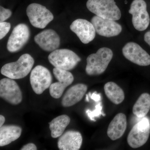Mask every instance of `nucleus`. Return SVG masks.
<instances>
[{
	"instance_id": "1",
	"label": "nucleus",
	"mask_w": 150,
	"mask_h": 150,
	"mask_svg": "<svg viewBox=\"0 0 150 150\" xmlns=\"http://www.w3.org/2000/svg\"><path fill=\"white\" fill-rule=\"evenodd\" d=\"M34 64L33 58L29 54H23L16 62L8 63L1 69L4 76L12 79H19L26 77L30 72Z\"/></svg>"
},
{
	"instance_id": "2",
	"label": "nucleus",
	"mask_w": 150,
	"mask_h": 150,
	"mask_svg": "<svg viewBox=\"0 0 150 150\" xmlns=\"http://www.w3.org/2000/svg\"><path fill=\"white\" fill-rule=\"evenodd\" d=\"M113 57L110 48H100L95 54H91L87 58L86 73L89 76L101 74L106 70Z\"/></svg>"
},
{
	"instance_id": "3",
	"label": "nucleus",
	"mask_w": 150,
	"mask_h": 150,
	"mask_svg": "<svg viewBox=\"0 0 150 150\" xmlns=\"http://www.w3.org/2000/svg\"><path fill=\"white\" fill-rule=\"evenodd\" d=\"M86 7L89 11L102 18L119 20L121 13L114 0H88Z\"/></svg>"
},
{
	"instance_id": "4",
	"label": "nucleus",
	"mask_w": 150,
	"mask_h": 150,
	"mask_svg": "<svg viewBox=\"0 0 150 150\" xmlns=\"http://www.w3.org/2000/svg\"><path fill=\"white\" fill-rule=\"evenodd\" d=\"M50 63L56 68L70 71L81 62V59L74 51L67 49H57L48 56Z\"/></svg>"
},
{
	"instance_id": "5",
	"label": "nucleus",
	"mask_w": 150,
	"mask_h": 150,
	"mask_svg": "<svg viewBox=\"0 0 150 150\" xmlns=\"http://www.w3.org/2000/svg\"><path fill=\"white\" fill-rule=\"evenodd\" d=\"M26 12L30 23L37 28H45L54 18L52 13L40 4H30L27 7Z\"/></svg>"
},
{
	"instance_id": "6",
	"label": "nucleus",
	"mask_w": 150,
	"mask_h": 150,
	"mask_svg": "<svg viewBox=\"0 0 150 150\" xmlns=\"http://www.w3.org/2000/svg\"><path fill=\"white\" fill-rule=\"evenodd\" d=\"M150 134V123L147 118H143L133 126L127 138L128 144L133 149L142 146L147 142Z\"/></svg>"
},
{
	"instance_id": "7",
	"label": "nucleus",
	"mask_w": 150,
	"mask_h": 150,
	"mask_svg": "<svg viewBox=\"0 0 150 150\" xmlns=\"http://www.w3.org/2000/svg\"><path fill=\"white\" fill-rule=\"evenodd\" d=\"M30 81L33 91L40 95L51 86L52 75L46 67L38 65L31 71Z\"/></svg>"
},
{
	"instance_id": "8",
	"label": "nucleus",
	"mask_w": 150,
	"mask_h": 150,
	"mask_svg": "<svg viewBox=\"0 0 150 150\" xmlns=\"http://www.w3.org/2000/svg\"><path fill=\"white\" fill-rule=\"evenodd\" d=\"M129 12L132 15V23L135 29L142 31L147 28L150 19L146 4L144 0H134Z\"/></svg>"
},
{
	"instance_id": "9",
	"label": "nucleus",
	"mask_w": 150,
	"mask_h": 150,
	"mask_svg": "<svg viewBox=\"0 0 150 150\" xmlns=\"http://www.w3.org/2000/svg\"><path fill=\"white\" fill-rule=\"evenodd\" d=\"M30 30L26 24L21 23L13 28L9 38L7 48L9 52L15 53L21 50L27 43Z\"/></svg>"
},
{
	"instance_id": "10",
	"label": "nucleus",
	"mask_w": 150,
	"mask_h": 150,
	"mask_svg": "<svg viewBox=\"0 0 150 150\" xmlns=\"http://www.w3.org/2000/svg\"><path fill=\"white\" fill-rule=\"evenodd\" d=\"M0 96L8 103L16 105L22 100L21 90L15 81L4 78L0 81Z\"/></svg>"
},
{
	"instance_id": "11",
	"label": "nucleus",
	"mask_w": 150,
	"mask_h": 150,
	"mask_svg": "<svg viewBox=\"0 0 150 150\" xmlns=\"http://www.w3.org/2000/svg\"><path fill=\"white\" fill-rule=\"evenodd\" d=\"M53 74L59 81L51 84L49 92L52 97L58 99L62 96L65 89L72 83L74 77L69 71L56 67L53 69Z\"/></svg>"
},
{
	"instance_id": "12",
	"label": "nucleus",
	"mask_w": 150,
	"mask_h": 150,
	"mask_svg": "<svg viewBox=\"0 0 150 150\" xmlns=\"http://www.w3.org/2000/svg\"><path fill=\"white\" fill-rule=\"evenodd\" d=\"M123 56L130 62L140 66L150 65V56L137 43L129 42L122 49Z\"/></svg>"
},
{
	"instance_id": "13",
	"label": "nucleus",
	"mask_w": 150,
	"mask_h": 150,
	"mask_svg": "<svg viewBox=\"0 0 150 150\" xmlns=\"http://www.w3.org/2000/svg\"><path fill=\"white\" fill-rule=\"evenodd\" d=\"M91 23L98 35L106 37L117 36L122 31V27L115 21L102 18L96 15L91 19Z\"/></svg>"
},
{
	"instance_id": "14",
	"label": "nucleus",
	"mask_w": 150,
	"mask_h": 150,
	"mask_svg": "<svg viewBox=\"0 0 150 150\" xmlns=\"http://www.w3.org/2000/svg\"><path fill=\"white\" fill-rule=\"evenodd\" d=\"M70 29L84 44H88L94 39L96 30L91 22L83 19H77L73 22Z\"/></svg>"
},
{
	"instance_id": "15",
	"label": "nucleus",
	"mask_w": 150,
	"mask_h": 150,
	"mask_svg": "<svg viewBox=\"0 0 150 150\" xmlns=\"http://www.w3.org/2000/svg\"><path fill=\"white\" fill-rule=\"evenodd\" d=\"M34 41L44 51L52 52L59 48L61 40L55 30L49 29L43 30L35 35Z\"/></svg>"
},
{
	"instance_id": "16",
	"label": "nucleus",
	"mask_w": 150,
	"mask_h": 150,
	"mask_svg": "<svg viewBox=\"0 0 150 150\" xmlns=\"http://www.w3.org/2000/svg\"><path fill=\"white\" fill-rule=\"evenodd\" d=\"M82 142V137L79 132L67 131L60 137L58 147L61 150H78L81 146Z\"/></svg>"
},
{
	"instance_id": "17",
	"label": "nucleus",
	"mask_w": 150,
	"mask_h": 150,
	"mask_svg": "<svg viewBox=\"0 0 150 150\" xmlns=\"http://www.w3.org/2000/svg\"><path fill=\"white\" fill-rule=\"evenodd\" d=\"M87 89V86L82 83L77 84L71 87L63 96L62 105L69 107L76 104L82 99Z\"/></svg>"
},
{
	"instance_id": "18",
	"label": "nucleus",
	"mask_w": 150,
	"mask_h": 150,
	"mask_svg": "<svg viewBox=\"0 0 150 150\" xmlns=\"http://www.w3.org/2000/svg\"><path fill=\"white\" fill-rule=\"evenodd\" d=\"M127 127V120L125 114L119 113L110 122L107 130V135L112 141L120 139L123 136Z\"/></svg>"
},
{
	"instance_id": "19",
	"label": "nucleus",
	"mask_w": 150,
	"mask_h": 150,
	"mask_svg": "<svg viewBox=\"0 0 150 150\" xmlns=\"http://www.w3.org/2000/svg\"><path fill=\"white\" fill-rule=\"evenodd\" d=\"M22 129L14 125L4 126L0 128V146L9 144L21 136Z\"/></svg>"
},
{
	"instance_id": "20",
	"label": "nucleus",
	"mask_w": 150,
	"mask_h": 150,
	"mask_svg": "<svg viewBox=\"0 0 150 150\" xmlns=\"http://www.w3.org/2000/svg\"><path fill=\"white\" fill-rule=\"evenodd\" d=\"M105 93L111 102L115 105L121 104L125 98V94L122 89L115 83L109 82L104 86Z\"/></svg>"
},
{
	"instance_id": "21",
	"label": "nucleus",
	"mask_w": 150,
	"mask_h": 150,
	"mask_svg": "<svg viewBox=\"0 0 150 150\" xmlns=\"http://www.w3.org/2000/svg\"><path fill=\"white\" fill-rule=\"evenodd\" d=\"M70 117L67 115H59L49 123L51 137L57 138L61 137L69 124Z\"/></svg>"
},
{
	"instance_id": "22",
	"label": "nucleus",
	"mask_w": 150,
	"mask_h": 150,
	"mask_svg": "<svg viewBox=\"0 0 150 150\" xmlns=\"http://www.w3.org/2000/svg\"><path fill=\"white\" fill-rule=\"evenodd\" d=\"M150 108V95L142 94L135 103L133 108L134 115L139 118H143L148 114Z\"/></svg>"
},
{
	"instance_id": "23",
	"label": "nucleus",
	"mask_w": 150,
	"mask_h": 150,
	"mask_svg": "<svg viewBox=\"0 0 150 150\" xmlns=\"http://www.w3.org/2000/svg\"><path fill=\"white\" fill-rule=\"evenodd\" d=\"M102 107L101 106V103H99L96 106V109L93 111H91L90 110H87L86 111V113H87L89 118L92 121H95L94 119L95 117H97L99 116L100 114H102L101 110Z\"/></svg>"
},
{
	"instance_id": "24",
	"label": "nucleus",
	"mask_w": 150,
	"mask_h": 150,
	"mask_svg": "<svg viewBox=\"0 0 150 150\" xmlns=\"http://www.w3.org/2000/svg\"><path fill=\"white\" fill-rule=\"evenodd\" d=\"M10 23L4 21L0 23V39L1 40L7 34L11 29Z\"/></svg>"
},
{
	"instance_id": "25",
	"label": "nucleus",
	"mask_w": 150,
	"mask_h": 150,
	"mask_svg": "<svg viewBox=\"0 0 150 150\" xmlns=\"http://www.w3.org/2000/svg\"><path fill=\"white\" fill-rule=\"evenodd\" d=\"M12 15L11 11L8 9L3 7L2 6H0V22L5 21L9 18Z\"/></svg>"
},
{
	"instance_id": "26",
	"label": "nucleus",
	"mask_w": 150,
	"mask_h": 150,
	"mask_svg": "<svg viewBox=\"0 0 150 150\" xmlns=\"http://www.w3.org/2000/svg\"><path fill=\"white\" fill-rule=\"evenodd\" d=\"M37 149V147L34 144H33V143H29V144L24 145L21 149V150H36Z\"/></svg>"
},
{
	"instance_id": "27",
	"label": "nucleus",
	"mask_w": 150,
	"mask_h": 150,
	"mask_svg": "<svg viewBox=\"0 0 150 150\" xmlns=\"http://www.w3.org/2000/svg\"><path fill=\"white\" fill-rule=\"evenodd\" d=\"M89 95L91 97L92 99L94 101L98 102L100 100V96L99 94H97L96 92L93 93L92 94H91L90 93H89Z\"/></svg>"
},
{
	"instance_id": "28",
	"label": "nucleus",
	"mask_w": 150,
	"mask_h": 150,
	"mask_svg": "<svg viewBox=\"0 0 150 150\" xmlns=\"http://www.w3.org/2000/svg\"><path fill=\"white\" fill-rule=\"evenodd\" d=\"M144 40L145 42L149 44L150 46V30L148 31L144 35Z\"/></svg>"
},
{
	"instance_id": "29",
	"label": "nucleus",
	"mask_w": 150,
	"mask_h": 150,
	"mask_svg": "<svg viewBox=\"0 0 150 150\" xmlns=\"http://www.w3.org/2000/svg\"><path fill=\"white\" fill-rule=\"evenodd\" d=\"M5 122V117L2 115H0V127L3 126Z\"/></svg>"
},
{
	"instance_id": "30",
	"label": "nucleus",
	"mask_w": 150,
	"mask_h": 150,
	"mask_svg": "<svg viewBox=\"0 0 150 150\" xmlns=\"http://www.w3.org/2000/svg\"><path fill=\"white\" fill-rule=\"evenodd\" d=\"M86 101H87V102H88L89 101V100L88 98V95H86Z\"/></svg>"
},
{
	"instance_id": "31",
	"label": "nucleus",
	"mask_w": 150,
	"mask_h": 150,
	"mask_svg": "<svg viewBox=\"0 0 150 150\" xmlns=\"http://www.w3.org/2000/svg\"><path fill=\"white\" fill-rule=\"evenodd\" d=\"M125 3L126 4H127V1H125Z\"/></svg>"
}]
</instances>
